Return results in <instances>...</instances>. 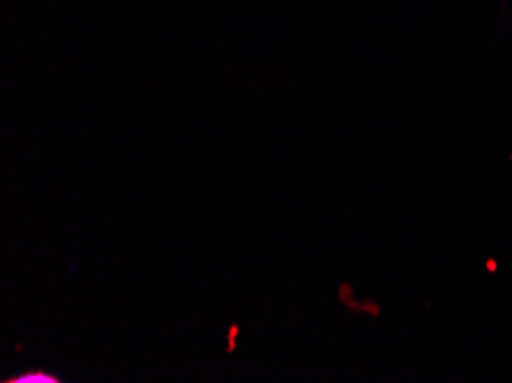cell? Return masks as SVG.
<instances>
[{
  "instance_id": "6da1fadb",
  "label": "cell",
  "mask_w": 512,
  "mask_h": 383,
  "mask_svg": "<svg viewBox=\"0 0 512 383\" xmlns=\"http://www.w3.org/2000/svg\"><path fill=\"white\" fill-rule=\"evenodd\" d=\"M58 381L60 379L56 374H49V372H26L14 379H7V383H58Z\"/></svg>"
}]
</instances>
